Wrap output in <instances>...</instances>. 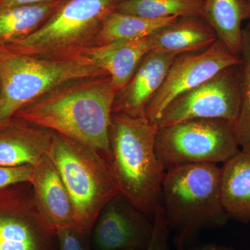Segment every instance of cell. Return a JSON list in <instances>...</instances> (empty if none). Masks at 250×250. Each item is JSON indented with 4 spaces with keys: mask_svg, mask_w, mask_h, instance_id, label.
<instances>
[{
    "mask_svg": "<svg viewBox=\"0 0 250 250\" xmlns=\"http://www.w3.org/2000/svg\"><path fill=\"white\" fill-rule=\"evenodd\" d=\"M118 93L108 76L70 81L21 108L14 120L75 140L100 153L108 162L109 128Z\"/></svg>",
    "mask_w": 250,
    "mask_h": 250,
    "instance_id": "obj_1",
    "label": "cell"
},
{
    "mask_svg": "<svg viewBox=\"0 0 250 250\" xmlns=\"http://www.w3.org/2000/svg\"><path fill=\"white\" fill-rule=\"evenodd\" d=\"M159 126L146 116L112 114L108 164L123 196L153 220L166 170L156 155Z\"/></svg>",
    "mask_w": 250,
    "mask_h": 250,
    "instance_id": "obj_2",
    "label": "cell"
},
{
    "mask_svg": "<svg viewBox=\"0 0 250 250\" xmlns=\"http://www.w3.org/2000/svg\"><path fill=\"white\" fill-rule=\"evenodd\" d=\"M161 205L170 231L184 243L206 229L222 228L229 220L221 197V167L197 164L166 171Z\"/></svg>",
    "mask_w": 250,
    "mask_h": 250,
    "instance_id": "obj_3",
    "label": "cell"
},
{
    "mask_svg": "<svg viewBox=\"0 0 250 250\" xmlns=\"http://www.w3.org/2000/svg\"><path fill=\"white\" fill-rule=\"evenodd\" d=\"M47 155L71 199L74 226L89 236L104 207L120 193L107 161L91 147L55 132Z\"/></svg>",
    "mask_w": 250,
    "mask_h": 250,
    "instance_id": "obj_4",
    "label": "cell"
},
{
    "mask_svg": "<svg viewBox=\"0 0 250 250\" xmlns=\"http://www.w3.org/2000/svg\"><path fill=\"white\" fill-rule=\"evenodd\" d=\"M107 76L83 54L62 59L14 54L0 49V129L42 95L70 81Z\"/></svg>",
    "mask_w": 250,
    "mask_h": 250,
    "instance_id": "obj_5",
    "label": "cell"
},
{
    "mask_svg": "<svg viewBox=\"0 0 250 250\" xmlns=\"http://www.w3.org/2000/svg\"><path fill=\"white\" fill-rule=\"evenodd\" d=\"M124 1L65 0L30 35L0 49L47 59L81 55L95 45L104 21Z\"/></svg>",
    "mask_w": 250,
    "mask_h": 250,
    "instance_id": "obj_6",
    "label": "cell"
},
{
    "mask_svg": "<svg viewBox=\"0 0 250 250\" xmlns=\"http://www.w3.org/2000/svg\"><path fill=\"white\" fill-rule=\"evenodd\" d=\"M156 155L166 171L187 164H218L240 150L234 123L223 119L188 120L159 127Z\"/></svg>",
    "mask_w": 250,
    "mask_h": 250,
    "instance_id": "obj_7",
    "label": "cell"
},
{
    "mask_svg": "<svg viewBox=\"0 0 250 250\" xmlns=\"http://www.w3.org/2000/svg\"><path fill=\"white\" fill-rule=\"evenodd\" d=\"M0 250H59L57 232L39 213L30 182L0 189Z\"/></svg>",
    "mask_w": 250,
    "mask_h": 250,
    "instance_id": "obj_8",
    "label": "cell"
},
{
    "mask_svg": "<svg viewBox=\"0 0 250 250\" xmlns=\"http://www.w3.org/2000/svg\"><path fill=\"white\" fill-rule=\"evenodd\" d=\"M238 64L224 69L174 99L161 113L157 121L159 127L192 119H223L234 123L240 106Z\"/></svg>",
    "mask_w": 250,
    "mask_h": 250,
    "instance_id": "obj_9",
    "label": "cell"
},
{
    "mask_svg": "<svg viewBox=\"0 0 250 250\" xmlns=\"http://www.w3.org/2000/svg\"><path fill=\"white\" fill-rule=\"evenodd\" d=\"M238 63L239 58L218 39L204 50L179 54L174 59L164 83L148 104L146 118L157 123L162 112L174 99L209 80L224 69Z\"/></svg>",
    "mask_w": 250,
    "mask_h": 250,
    "instance_id": "obj_10",
    "label": "cell"
},
{
    "mask_svg": "<svg viewBox=\"0 0 250 250\" xmlns=\"http://www.w3.org/2000/svg\"><path fill=\"white\" fill-rule=\"evenodd\" d=\"M153 220L120 192L100 212L92 230L94 250H147Z\"/></svg>",
    "mask_w": 250,
    "mask_h": 250,
    "instance_id": "obj_11",
    "label": "cell"
},
{
    "mask_svg": "<svg viewBox=\"0 0 250 250\" xmlns=\"http://www.w3.org/2000/svg\"><path fill=\"white\" fill-rule=\"evenodd\" d=\"M177 56L153 50L148 52L127 84L116 95L113 113L146 116L148 104L164 83Z\"/></svg>",
    "mask_w": 250,
    "mask_h": 250,
    "instance_id": "obj_12",
    "label": "cell"
},
{
    "mask_svg": "<svg viewBox=\"0 0 250 250\" xmlns=\"http://www.w3.org/2000/svg\"><path fill=\"white\" fill-rule=\"evenodd\" d=\"M31 184L36 207L49 226L57 231L59 229L75 225L71 199L48 155L34 166Z\"/></svg>",
    "mask_w": 250,
    "mask_h": 250,
    "instance_id": "obj_13",
    "label": "cell"
},
{
    "mask_svg": "<svg viewBox=\"0 0 250 250\" xmlns=\"http://www.w3.org/2000/svg\"><path fill=\"white\" fill-rule=\"evenodd\" d=\"M52 135L50 130L14 120L0 129V166L34 167L48 154Z\"/></svg>",
    "mask_w": 250,
    "mask_h": 250,
    "instance_id": "obj_14",
    "label": "cell"
},
{
    "mask_svg": "<svg viewBox=\"0 0 250 250\" xmlns=\"http://www.w3.org/2000/svg\"><path fill=\"white\" fill-rule=\"evenodd\" d=\"M151 50L150 40L148 37L93 46L82 54L110 77L112 84L119 93L131 80L145 56Z\"/></svg>",
    "mask_w": 250,
    "mask_h": 250,
    "instance_id": "obj_15",
    "label": "cell"
},
{
    "mask_svg": "<svg viewBox=\"0 0 250 250\" xmlns=\"http://www.w3.org/2000/svg\"><path fill=\"white\" fill-rule=\"evenodd\" d=\"M217 39L215 31L201 15L179 17L149 36L152 50L176 55L204 50Z\"/></svg>",
    "mask_w": 250,
    "mask_h": 250,
    "instance_id": "obj_16",
    "label": "cell"
},
{
    "mask_svg": "<svg viewBox=\"0 0 250 250\" xmlns=\"http://www.w3.org/2000/svg\"><path fill=\"white\" fill-rule=\"evenodd\" d=\"M221 197L229 219L250 222V154L241 151L221 167Z\"/></svg>",
    "mask_w": 250,
    "mask_h": 250,
    "instance_id": "obj_17",
    "label": "cell"
},
{
    "mask_svg": "<svg viewBox=\"0 0 250 250\" xmlns=\"http://www.w3.org/2000/svg\"><path fill=\"white\" fill-rule=\"evenodd\" d=\"M203 17L217 37L238 57L241 48L242 23L250 19L243 0H205Z\"/></svg>",
    "mask_w": 250,
    "mask_h": 250,
    "instance_id": "obj_18",
    "label": "cell"
},
{
    "mask_svg": "<svg viewBox=\"0 0 250 250\" xmlns=\"http://www.w3.org/2000/svg\"><path fill=\"white\" fill-rule=\"evenodd\" d=\"M65 0L0 10V47L11 45L41 27Z\"/></svg>",
    "mask_w": 250,
    "mask_h": 250,
    "instance_id": "obj_19",
    "label": "cell"
},
{
    "mask_svg": "<svg viewBox=\"0 0 250 250\" xmlns=\"http://www.w3.org/2000/svg\"><path fill=\"white\" fill-rule=\"evenodd\" d=\"M179 17L147 18L114 11L103 23L95 45H106L116 41L146 39L177 22Z\"/></svg>",
    "mask_w": 250,
    "mask_h": 250,
    "instance_id": "obj_20",
    "label": "cell"
},
{
    "mask_svg": "<svg viewBox=\"0 0 250 250\" xmlns=\"http://www.w3.org/2000/svg\"><path fill=\"white\" fill-rule=\"evenodd\" d=\"M205 0H125L116 11L147 18L203 16Z\"/></svg>",
    "mask_w": 250,
    "mask_h": 250,
    "instance_id": "obj_21",
    "label": "cell"
},
{
    "mask_svg": "<svg viewBox=\"0 0 250 250\" xmlns=\"http://www.w3.org/2000/svg\"><path fill=\"white\" fill-rule=\"evenodd\" d=\"M238 58L240 106L234 129L240 149L250 154V34L244 28Z\"/></svg>",
    "mask_w": 250,
    "mask_h": 250,
    "instance_id": "obj_22",
    "label": "cell"
},
{
    "mask_svg": "<svg viewBox=\"0 0 250 250\" xmlns=\"http://www.w3.org/2000/svg\"><path fill=\"white\" fill-rule=\"evenodd\" d=\"M153 232L147 250H170L168 245L170 230L160 205L156 208L153 218Z\"/></svg>",
    "mask_w": 250,
    "mask_h": 250,
    "instance_id": "obj_23",
    "label": "cell"
},
{
    "mask_svg": "<svg viewBox=\"0 0 250 250\" xmlns=\"http://www.w3.org/2000/svg\"><path fill=\"white\" fill-rule=\"evenodd\" d=\"M59 250H89L86 243L88 236L80 232L75 226L57 230Z\"/></svg>",
    "mask_w": 250,
    "mask_h": 250,
    "instance_id": "obj_24",
    "label": "cell"
},
{
    "mask_svg": "<svg viewBox=\"0 0 250 250\" xmlns=\"http://www.w3.org/2000/svg\"><path fill=\"white\" fill-rule=\"evenodd\" d=\"M34 173V167L25 166L16 167L0 166V189L15 184L30 182Z\"/></svg>",
    "mask_w": 250,
    "mask_h": 250,
    "instance_id": "obj_25",
    "label": "cell"
},
{
    "mask_svg": "<svg viewBox=\"0 0 250 250\" xmlns=\"http://www.w3.org/2000/svg\"><path fill=\"white\" fill-rule=\"evenodd\" d=\"M49 1L52 0H0V10L23 5L39 4Z\"/></svg>",
    "mask_w": 250,
    "mask_h": 250,
    "instance_id": "obj_26",
    "label": "cell"
},
{
    "mask_svg": "<svg viewBox=\"0 0 250 250\" xmlns=\"http://www.w3.org/2000/svg\"><path fill=\"white\" fill-rule=\"evenodd\" d=\"M175 246L177 250H187L184 247V242L181 238L176 237ZM191 250H234L232 248H227L225 246H217V245H206L205 246L200 247V248H196V249Z\"/></svg>",
    "mask_w": 250,
    "mask_h": 250,
    "instance_id": "obj_27",
    "label": "cell"
},
{
    "mask_svg": "<svg viewBox=\"0 0 250 250\" xmlns=\"http://www.w3.org/2000/svg\"><path fill=\"white\" fill-rule=\"evenodd\" d=\"M247 7H248V12H249L250 16V0H247L246 1Z\"/></svg>",
    "mask_w": 250,
    "mask_h": 250,
    "instance_id": "obj_28",
    "label": "cell"
},
{
    "mask_svg": "<svg viewBox=\"0 0 250 250\" xmlns=\"http://www.w3.org/2000/svg\"><path fill=\"white\" fill-rule=\"evenodd\" d=\"M247 31H248V33H250V22H248V25L246 26V28H244Z\"/></svg>",
    "mask_w": 250,
    "mask_h": 250,
    "instance_id": "obj_29",
    "label": "cell"
},
{
    "mask_svg": "<svg viewBox=\"0 0 250 250\" xmlns=\"http://www.w3.org/2000/svg\"><path fill=\"white\" fill-rule=\"evenodd\" d=\"M0 93H1V80H0Z\"/></svg>",
    "mask_w": 250,
    "mask_h": 250,
    "instance_id": "obj_30",
    "label": "cell"
},
{
    "mask_svg": "<svg viewBox=\"0 0 250 250\" xmlns=\"http://www.w3.org/2000/svg\"><path fill=\"white\" fill-rule=\"evenodd\" d=\"M243 1H244V2L246 3V1H247V0H243ZM246 6H247V5H246ZM247 8H248V7H247Z\"/></svg>",
    "mask_w": 250,
    "mask_h": 250,
    "instance_id": "obj_31",
    "label": "cell"
},
{
    "mask_svg": "<svg viewBox=\"0 0 250 250\" xmlns=\"http://www.w3.org/2000/svg\"></svg>",
    "mask_w": 250,
    "mask_h": 250,
    "instance_id": "obj_32",
    "label": "cell"
}]
</instances>
